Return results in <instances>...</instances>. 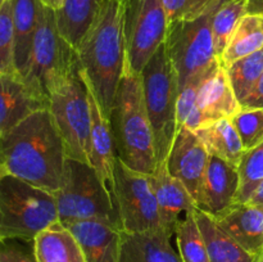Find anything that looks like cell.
<instances>
[{"label": "cell", "mask_w": 263, "mask_h": 262, "mask_svg": "<svg viewBox=\"0 0 263 262\" xmlns=\"http://www.w3.org/2000/svg\"><path fill=\"white\" fill-rule=\"evenodd\" d=\"M67 154L49 109H41L0 136V175L18 177L55 194Z\"/></svg>", "instance_id": "1"}, {"label": "cell", "mask_w": 263, "mask_h": 262, "mask_svg": "<svg viewBox=\"0 0 263 262\" xmlns=\"http://www.w3.org/2000/svg\"><path fill=\"white\" fill-rule=\"evenodd\" d=\"M80 69L105 117L109 118L126 66L122 0H104L77 48Z\"/></svg>", "instance_id": "2"}, {"label": "cell", "mask_w": 263, "mask_h": 262, "mask_svg": "<svg viewBox=\"0 0 263 262\" xmlns=\"http://www.w3.org/2000/svg\"><path fill=\"white\" fill-rule=\"evenodd\" d=\"M108 120L118 158L135 171L153 174L157 157L153 130L144 102L143 82L140 74L127 64Z\"/></svg>", "instance_id": "3"}, {"label": "cell", "mask_w": 263, "mask_h": 262, "mask_svg": "<svg viewBox=\"0 0 263 262\" xmlns=\"http://www.w3.org/2000/svg\"><path fill=\"white\" fill-rule=\"evenodd\" d=\"M59 221L53 193L0 175V239H33Z\"/></svg>", "instance_id": "4"}, {"label": "cell", "mask_w": 263, "mask_h": 262, "mask_svg": "<svg viewBox=\"0 0 263 262\" xmlns=\"http://www.w3.org/2000/svg\"><path fill=\"white\" fill-rule=\"evenodd\" d=\"M144 102L154 136L157 164L166 162L176 138L179 81L166 43L149 59L140 73Z\"/></svg>", "instance_id": "5"}, {"label": "cell", "mask_w": 263, "mask_h": 262, "mask_svg": "<svg viewBox=\"0 0 263 262\" xmlns=\"http://www.w3.org/2000/svg\"><path fill=\"white\" fill-rule=\"evenodd\" d=\"M54 197L62 223L99 220L123 231L117 205L89 163L67 158L61 188Z\"/></svg>", "instance_id": "6"}, {"label": "cell", "mask_w": 263, "mask_h": 262, "mask_svg": "<svg viewBox=\"0 0 263 262\" xmlns=\"http://www.w3.org/2000/svg\"><path fill=\"white\" fill-rule=\"evenodd\" d=\"M222 0H212L203 12L170 23L166 48L179 81V91L220 62L215 49L212 18Z\"/></svg>", "instance_id": "7"}, {"label": "cell", "mask_w": 263, "mask_h": 262, "mask_svg": "<svg viewBox=\"0 0 263 262\" xmlns=\"http://www.w3.org/2000/svg\"><path fill=\"white\" fill-rule=\"evenodd\" d=\"M79 66L76 49L59 32L55 10L44 5L23 79L49 99Z\"/></svg>", "instance_id": "8"}, {"label": "cell", "mask_w": 263, "mask_h": 262, "mask_svg": "<svg viewBox=\"0 0 263 262\" xmlns=\"http://www.w3.org/2000/svg\"><path fill=\"white\" fill-rule=\"evenodd\" d=\"M49 112L61 134L67 158L89 163L91 109L89 87L80 66L63 85L51 92Z\"/></svg>", "instance_id": "9"}, {"label": "cell", "mask_w": 263, "mask_h": 262, "mask_svg": "<svg viewBox=\"0 0 263 262\" xmlns=\"http://www.w3.org/2000/svg\"><path fill=\"white\" fill-rule=\"evenodd\" d=\"M126 64L141 73L149 59L166 43L168 21L162 0H122Z\"/></svg>", "instance_id": "10"}, {"label": "cell", "mask_w": 263, "mask_h": 262, "mask_svg": "<svg viewBox=\"0 0 263 262\" xmlns=\"http://www.w3.org/2000/svg\"><path fill=\"white\" fill-rule=\"evenodd\" d=\"M115 181L123 231L138 234L163 230L151 175L130 169L117 157Z\"/></svg>", "instance_id": "11"}, {"label": "cell", "mask_w": 263, "mask_h": 262, "mask_svg": "<svg viewBox=\"0 0 263 262\" xmlns=\"http://www.w3.org/2000/svg\"><path fill=\"white\" fill-rule=\"evenodd\" d=\"M210 157L207 146L195 131L187 127L177 131L166 159V166L170 174L184 184L194 203L199 194Z\"/></svg>", "instance_id": "12"}, {"label": "cell", "mask_w": 263, "mask_h": 262, "mask_svg": "<svg viewBox=\"0 0 263 262\" xmlns=\"http://www.w3.org/2000/svg\"><path fill=\"white\" fill-rule=\"evenodd\" d=\"M240 185L238 167L211 154L195 208L217 216L236 203Z\"/></svg>", "instance_id": "13"}, {"label": "cell", "mask_w": 263, "mask_h": 262, "mask_svg": "<svg viewBox=\"0 0 263 262\" xmlns=\"http://www.w3.org/2000/svg\"><path fill=\"white\" fill-rule=\"evenodd\" d=\"M41 109H49V99L20 73L0 74V136Z\"/></svg>", "instance_id": "14"}, {"label": "cell", "mask_w": 263, "mask_h": 262, "mask_svg": "<svg viewBox=\"0 0 263 262\" xmlns=\"http://www.w3.org/2000/svg\"><path fill=\"white\" fill-rule=\"evenodd\" d=\"M197 105L204 126L222 118H233L241 109L240 103L229 80L228 72L221 62L215 64L200 82Z\"/></svg>", "instance_id": "15"}, {"label": "cell", "mask_w": 263, "mask_h": 262, "mask_svg": "<svg viewBox=\"0 0 263 262\" xmlns=\"http://www.w3.org/2000/svg\"><path fill=\"white\" fill-rule=\"evenodd\" d=\"M90 109H91V134H90V154L89 164L95 170L100 181L113 202H116V181L115 167L117 154H116L115 141L110 131L109 120L105 117L102 108L89 89ZM118 208V207H117Z\"/></svg>", "instance_id": "16"}, {"label": "cell", "mask_w": 263, "mask_h": 262, "mask_svg": "<svg viewBox=\"0 0 263 262\" xmlns=\"http://www.w3.org/2000/svg\"><path fill=\"white\" fill-rule=\"evenodd\" d=\"M79 241L86 262H120L121 229L99 220H79L63 223Z\"/></svg>", "instance_id": "17"}, {"label": "cell", "mask_w": 263, "mask_h": 262, "mask_svg": "<svg viewBox=\"0 0 263 262\" xmlns=\"http://www.w3.org/2000/svg\"><path fill=\"white\" fill-rule=\"evenodd\" d=\"M152 176L162 229L175 236L179 221L189 211L195 210V203L190 193L180 180L168 172L166 162L157 164Z\"/></svg>", "instance_id": "18"}, {"label": "cell", "mask_w": 263, "mask_h": 262, "mask_svg": "<svg viewBox=\"0 0 263 262\" xmlns=\"http://www.w3.org/2000/svg\"><path fill=\"white\" fill-rule=\"evenodd\" d=\"M213 218L229 235L258 259L263 252L262 204L234 203Z\"/></svg>", "instance_id": "19"}, {"label": "cell", "mask_w": 263, "mask_h": 262, "mask_svg": "<svg viewBox=\"0 0 263 262\" xmlns=\"http://www.w3.org/2000/svg\"><path fill=\"white\" fill-rule=\"evenodd\" d=\"M172 238L164 230L122 233L120 262H182Z\"/></svg>", "instance_id": "20"}, {"label": "cell", "mask_w": 263, "mask_h": 262, "mask_svg": "<svg viewBox=\"0 0 263 262\" xmlns=\"http://www.w3.org/2000/svg\"><path fill=\"white\" fill-rule=\"evenodd\" d=\"M44 4L40 0H13L15 72L25 76Z\"/></svg>", "instance_id": "21"}, {"label": "cell", "mask_w": 263, "mask_h": 262, "mask_svg": "<svg viewBox=\"0 0 263 262\" xmlns=\"http://www.w3.org/2000/svg\"><path fill=\"white\" fill-rule=\"evenodd\" d=\"M33 252L36 262H86L79 241L61 221L37 234Z\"/></svg>", "instance_id": "22"}, {"label": "cell", "mask_w": 263, "mask_h": 262, "mask_svg": "<svg viewBox=\"0 0 263 262\" xmlns=\"http://www.w3.org/2000/svg\"><path fill=\"white\" fill-rule=\"evenodd\" d=\"M195 217L207 246L210 262H257V257L229 235L212 216L195 208Z\"/></svg>", "instance_id": "23"}, {"label": "cell", "mask_w": 263, "mask_h": 262, "mask_svg": "<svg viewBox=\"0 0 263 262\" xmlns=\"http://www.w3.org/2000/svg\"><path fill=\"white\" fill-rule=\"evenodd\" d=\"M104 0H63L55 10L59 32L77 50L97 20Z\"/></svg>", "instance_id": "24"}, {"label": "cell", "mask_w": 263, "mask_h": 262, "mask_svg": "<svg viewBox=\"0 0 263 262\" xmlns=\"http://www.w3.org/2000/svg\"><path fill=\"white\" fill-rule=\"evenodd\" d=\"M212 156L238 167L246 153L241 139L231 118H222L195 131Z\"/></svg>", "instance_id": "25"}, {"label": "cell", "mask_w": 263, "mask_h": 262, "mask_svg": "<svg viewBox=\"0 0 263 262\" xmlns=\"http://www.w3.org/2000/svg\"><path fill=\"white\" fill-rule=\"evenodd\" d=\"M263 48V14H246L220 58L223 67Z\"/></svg>", "instance_id": "26"}, {"label": "cell", "mask_w": 263, "mask_h": 262, "mask_svg": "<svg viewBox=\"0 0 263 262\" xmlns=\"http://www.w3.org/2000/svg\"><path fill=\"white\" fill-rule=\"evenodd\" d=\"M175 239L182 262H210L207 246L195 217V210L189 211L179 221Z\"/></svg>", "instance_id": "27"}, {"label": "cell", "mask_w": 263, "mask_h": 262, "mask_svg": "<svg viewBox=\"0 0 263 262\" xmlns=\"http://www.w3.org/2000/svg\"><path fill=\"white\" fill-rule=\"evenodd\" d=\"M248 0H222L212 18V32L217 58L222 57L236 26L247 12Z\"/></svg>", "instance_id": "28"}, {"label": "cell", "mask_w": 263, "mask_h": 262, "mask_svg": "<svg viewBox=\"0 0 263 262\" xmlns=\"http://www.w3.org/2000/svg\"><path fill=\"white\" fill-rule=\"evenodd\" d=\"M239 103L243 102L263 73V48L225 67Z\"/></svg>", "instance_id": "29"}, {"label": "cell", "mask_w": 263, "mask_h": 262, "mask_svg": "<svg viewBox=\"0 0 263 262\" xmlns=\"http://www.w3.org/2000/svg\"><path fill=\"white\" fill-rule=\"evenodd\" d=\"M204 76L194 79L179 91L176 105V134L182 127L197 131L198 128L204 126L202 115L197 105L198 89Z\"/></svg>", "instance_id": "30"}, {"label": "cell", "mask_w": 263, "mask_h": 262, "mask_svg": "<svg viewBox=\"0 0 263 262\" xmlns=\"http://www.w3.org/2000/svg\"><path fill=\"white\" fill-rule=\"evenodd\" d=\"M238 170L240 185L236 203H246L263 180V143L244 153Z\"/></svg>", "instance_id": "31"}, {"label": "cell", "mask_w": 263, "mask_h": 262, "mask_svg": "<svg viewBox=\"0 0 263 262\" xmlns=\"http://www.w3.org/2000/svg\"><path fill=\"white\" fill-rule=\"evenodd\" d=\"M231 121L240 136L246 152L263 143V108H241Z\"/></svg>", "instance_id": "32"}, {"label": "cell", "mask_w": 263, "mask_h": 262, "mask_svg": "<svg viewBox=\"0 0 263 262\" xmlns=\"http://www.w3.org/2000/svg\"><path fill=\"white\" fill-rule=\"evenodd\" d=\"M15 72L13 0H5L0 8V74Z\"/></svg>", "instance_id": "33"}, {"label": "cell", "mask_w": 263, "mask_h": 262, "mask_svg": "<svg viewBox=\"0 0 263 262\" xmlns=\"http://www.w3.org/2000/svg\"><path fill=\"white\" fill-rule=\"evenodd\" d=\"M211 2L212 0H162V5L170 25L175 21L187 20L199 14Z\"/></svg>", "instance_id": "34"}, {"label": "cell", "mask_w": 263, "mask_h": 262, "mask_svg": "<svg viewBox=\"0 0 263 262\" xmlns=\"http://www.w3.org/2000/svg\"><path fill=\"white\" fill-rule=\"evenodd\" d=\"M0 262H36L33 241L0 239Z\"/></svg>", "instance_id": "35"}, {"label": "cell", "mask_w": 263, "mask_h": 262, "mask_svg": "<svg viewBox=\"0 0 263 262\" xmlns=\"http://www.w3.org/2000/svg\"><path fill=\"white\" fill-rule=\"evenodd\" d=\"M241 108H263V73L248 97L240 103Z\"/></svg>", "instance_id": "36"}, {"label": "cell", "mask_w": 263, "mask_h": 262, "mask_svg": "<svg viewBox=\"0 0 263 262\" xmlns=\"http://www.w3.org/2000/svg\"><path fill=\"white\" fill-rule=\"evenodd\" d=\"M246 203H251V204H262L263 205V180L257 185L256 189L251 194Z\"/></svg>", "instance_id": "37"}, {"label": "cell", "mask_w": 263, "mask_h": 262, "mask_svg": "<svg viewBox=\"0 0 263 262\" xmlns=\"http://www.w3.org/2000/svg\"><path fill=\"white\" fill-rule=\"evenodd\" d=\"M247 12L248 14H263V0H248Z\"/></svg>", "instance_id": "38"}, {"label": "cell", "mask_w": 263, "mask_h": 262, "mask_svg": "<svg viewBox=\"0 0 263 262\" xmlns=\"http://www.w3.org/2000/svg\"><path fill=\"white\" fill-rule=\"evenodd\" d=\"M40 2L43 3L45 7H49V8H51V9L57 10V9H59V8H61L63 0H40Z\"/></svg>", "instance_id": "39"}, {"label": "cell", "mask_w": 263, "mask_h": 262, "mask_svg": "<svg viewBox=\"0 0 263 262\" xmlns=\"http://www.w3.org/2000/svg\"><path fill=\"white\" fill-rule=\"evenodd\" d=\"M257 262H263V252L261 253V256L258 257V259H257Z\"/></svg>", "instance_id": "40"}, {"label": "cell", "mask_w": 263, "mask_h": 262, "mask_svg": "<svg viewBox=\"0 0 263 262\" xmlns=\"http://www.w3.org/2000/svg\"><path fill=\"white\" fill-rule=\"evenodd\" d=\"M4 3H5V0H0V8H2V5L4 4Z\"/></svg>", "instance_id": "41"}]
</instances>
